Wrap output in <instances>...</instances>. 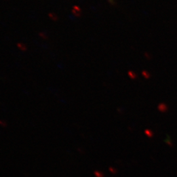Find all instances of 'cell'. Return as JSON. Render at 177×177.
Masks as SVG:
<instances>
[{
  "mask_svg": "<svg viewBox=\"0 0 177 177\" xmlns=\"http://www.w3.org/2000/svg\"><path fill=\"white\" fill-rule=\"evenodd\" d=\"M0 125L2 127H6L7 126V123L5 121H3L2 120H0Z\"/></svg>",
  "mask_w": 177,
  "mask_h": 177,
  "instance_id": "obj_1",
  "label": "cell"
}]
</instances>
